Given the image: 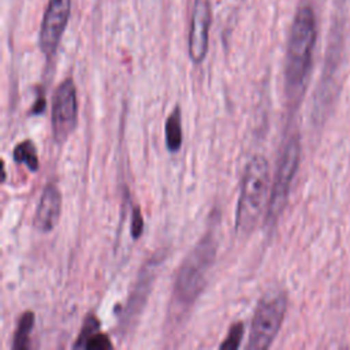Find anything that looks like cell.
<instances>
[{
    "label": "cell",
    "mask_w": 350,
    "mask_h": 350,
    "mask_svg": "<svg viewBox=\"0 0 350 350\" xmlns=\"http://www.w3.org/2000/svg\"><path fill=\"white\" fill-rule=\"evenodd\" d=\"M301 156L298 135H290L284 142L278 159L273 182L271 186L269 201L267 208V220L273 223L286 206L293 179L297 174Z\"/></svg>",
    "instance_id": "cell-5"
},
{
    "label": "cell",
    "mask_w": 350,
    "mask_h": 350,
    "mask_svg": "<svg viewBox=\"0 0 350 350\" xmlns=\"http://www.w3.org/2000/svg\"><path fill=\"white\" fill-rule=\"evenodd\" d=\"M211 26V8L208 0H196L189 31V56L200 64L206 56Z\"/></svg>",
    "instance_id": "cell-8"
},
{
    "label": "cell",
    "mask_w": 350,
    "mask_h": 350,
    "mask_svg": "<svg viewBox=\"0 0 350 350\" xmlns=\"http://www.w3.org/2000/svg\"><path fill=\"white\" fill-rule=\"evenodd\" d=\"M14 160L18 164H23L30 172H37L38 167H40V161H38V154H37V149L33 141L30 139H25L22 142H19L12 152Z\"/></svg>",
    "instance_id": "cell-12"
},
{
    "label": "cell",
    "mask_w": 350,
    "mask_h": 350,
    "mask_svg": "<svg viewBox=\"0 0 350 350\" xmlns=\"http://www.w3.org/2000/svg\"><path fill=\"white\" fill-rule=\"evenodd\" d=\"M97 331H100V321L93 316V314H89L86 316L85 321H83V325L79 331V335L75 340V343L72 345L74 349H83L86 340L93 335L96 334Z\"/></svg>",
    "instance_id": "cell-13"
},
{
    "label": "cell",
    "mask_w": 350,
    "mask_h": 350,
    "mask_svg": "<svg viewBox=\"0 0 350 350\" xmlns=\"http://www.w3.org/2000/svg\"><path fill=\"white\" fill-rule=\"evenodd\" d=\"M78 122V100L77 88L71 78L64 79L56 88L52 100V134L57 144L68 139Z\"/></svg>",
    "instance_id": "cell-6"
},
{
    "label": "cell",
    "mask_w": 350,
    "mask_h": 350,
    "mask_svg": "<svg viewBox=\"0 0 350 350\" xmlns=\"http://www.w3.org/2000/svg\"><path fill=\"white\" fill-rule=\"evenodd\" d=\"M245 328H243V323L238 321L235 324H232L224 338V340L220 343L219 349L221 350H235L241 346L242 342V336H243Z\"/></svg>",
    "instance_id": "cell-14"
},
{
    "label": "cell",
    "mask_w": 350,
    "mask_h": 350,
    "mask_svg": "<svg viewBox=\"0 0 350 350\" xmlns=\"http://www.w3.org/2000/svg\"><path fill=\"white\" fill-rule=\"evenodd\" d=\"M164 137H165V146L168 152L176 153L182 146V115L179 107H175L172 112L168 115L165 124H164Z\"/></svg>",
    "instance_id": "cell-10"
},
{
    "label": "cell",
    "mask_w": 350,
    "mask_h": 350,
    "mask_svg": "<svg viewBox=\"0 0 350 350\" xmlns=\"http://www.w3.org/2000/svg\"><path fill=\"white\" fill-rule=\"evenodd\" d=\"M113 345L111 343V340L108 339V336L100 331H97L96 334H93L85 343L83 349L88 350H109L112 349Z\"/></svg>",
    "instance_id": "cell-15"
},
{
    "label": "cell",
    "mask_w": 350,
    "mask_h": 350,
    "mask_svg": "<svg viewBox=\"0 0 350 350\" xmlns=\"http://www.w3.org/2000/svg\"><path fill=\"white\" fill-rule=\"evenodd\" d=\"M62 212V193L59 187L49 183L42 190L37 204L33 224L41 232H51L59 223Z\"/></svg>",
    "instance_id": "cell-9"
},
{
    "label": "cell",
    "mask_w": 350,
    "mask_h": 350,
    "mask_svg": "<svg viewBox=\"0 0 350 350\" xmlns=\"http://www.w3.org/2000/svg\"><path fill=\"white\" fill-rule=\"evenodd\" d=\"M144 232V216H142V212H141V208L138 205H135L133 208V212H131V230H130V234L133 237V239H138Z\"/></svg>",
    "instance_id": "cell-16"
},
{
    "label": "cell",
    "mask_w": 350,
    "mask_h": 350,
    "mask_svg": "<svg viewBox=\"0 0 350 350\" xmlns=\"http://www.w3.org/2000/svg\"><path fill=\"white\" fill-rule=\"evenodd\" d=\"M34 327V313L31 310H26L21 314L15 334L12 349L14 350H26L30 347V334Z\"/></svg>",
    "instance_id": "cell-11"
},
{
    "label": "cell",
    "mask_w": 350,
    "mask_h": 350,
    "mask_svg": "<svg viewBox=\"0 0 350 350\" xmlns=\"http://www.w3.org/2000/svg\"><path fill=\"white\" fill-rule=\"evenodd\" d=\"M216 242L211 234H206L187 254L182 262L175 286L174 301L179 308L191 306L200 297L208 282V273L215 262Z\"/></svg>",
    "instance_id": "cell-3"
},
{
    "label": "cell",
    "mask_w": 350,
    "mask_h": 350,
    "mask_svg": "<svg viewBox=\"0 0 350 350\" xmlns=\"http://www.w3.org/2000/svg\"><path fill=\"white\" fill-rule=\"evenodd\" d=\"M269 164L262 154H254L246 164L235 213V228L250 234L258 224L269 201Z\"/></svg>",
    "instance_id": "cell-2"
},
{
    "label": "cell",
    "mask_w": 350,
    "mask_h": 350,
    "mask_svg": "<svg viewBox=\"0 0 350 350\" xmlns=\"http://www.w3.org/2000/svg\"><path fill=\"white\" fill-rule=\"evenodd\" d=\"M316 18L310 5H301L291 23L286 63L284 88L291 101H298L306 88L316 44Z\"/></svg>",
    "instance_id": "cell-1"
},
{
    "label": "cell",
    "mask_w": 350,
    "mask_h": 350,
    "mask_svg": "<svg viewBox=\"0 0 350 350\" xmlns=\"http://www.w3.org/2000/svg\"><path fill=\"white\" fill-rule=\"evenodd\" d=\"M71 10V0H49L40 29V49L51 59L60 44Z\"/></svg>",
    "instance_id": "cell-7"
},
{
    "label": "cell",
    "mask_w": 350,
    "mask_h": 350,
    "mask_svg": "<svg viewBox=\"0 0 350 350\" xmlns=\"http://www.w3.org/2000/svg\"><path fill=\"white\" fill-rule=\"evenodd\" d=\"M44 109H45V100L40 97L37 100V104L33 107V113H41Z\"/></svg>",
    "instance_id": "cell-17"
},
{
    "label": "cell",
    "mask_w": 350,
    "mask_h": 350,
    "mask_svg": "<svg viewBox=\"0 0 350 350\" xmlns=\"http://www.w3.org/2000/svg\"><path fill=\"white\" fill-rule=\"evenodd\" d=\"M287 309V295L282 290H272L264 294L252 317L249 340L246 349H268L275 340Z\"/></svg>",
    "instance_id": "cell-4"
}]
</instances>
